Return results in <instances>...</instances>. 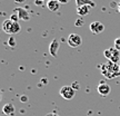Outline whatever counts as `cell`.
I'll return each mask as SVG.
<instances>
[{"label":"cell","instance_id":"cell-2","mask_svg":"<svg viewBox=\"0 0 120 116\" xmlns=\"http://www.w3.org/2000/svg\"><path fill=\"white\" fill-rule=\"evenodd\" d=\"M2 30L8 35H17L21 30V27L18 21H12L9 18L2 22Z\"/></svg>","mask_w":120,"mask_h":116},{"label":"cell","instance_id":"cell-22","mask_svg":"<svg viewBox=\"0 0 120 116\" xmlns=\"http://www.w3.org/2000/svg\"><path fill=\"white\" fill-rule=\"evenodd\" d=\"M72 87H73V88H75V89H78V87H79V85H78L77 83H75V84H73V85H72Z\"/></svg>","mask_w":120,"mask_h":116},{"label":"cell","instance_id":"cell-23","mask_svg":"<svg viewBox=\"0 0 120 116\" xmlns=\"http://www.w3.org/2000/svg\"><path fill=\"white\" fill-rule=\"evenodd\" d=\"M41 1H45V0H34V2L37 4H41Z\"/></svg>","mask_w":120,"mask_h":116},{"label":"cell","instance_id":"cell-8","mask_svg":"<svg viewBox=\"0 0 120 116\" xmlns=\"http://www.w3.org/2000/svg\"><path fill=\"white\" fill-rule=\"evenodd\" d=\"M60 47V44L57 39H53L50 45H49V54L51 55L52 57H57V54H58V49Z\"/></svg>","mask_w":120,"mask_h":116},{"label":"cell","instance_id":"cell-19","mask_svg":"<svg viewBox=\"0 0 120 116\" xmlns=\"http://www.w3.org/2000/svg\"><path fill=\"white\" fill-rule=\"evenodd\" d=\"M79 24H80V25H83V19H81V20H78V21L76 22V25H77V26H79Z\"/></svg>","mask_w":120,"mask_h":116},{"label":"cell","instance_id":"cell-3","mask_svg":"<svg viewBox=\"0 0 120 116\" xmlns=\"http://www.w3.org/2000/svg\"><path fill=\"white\" fill-rule=\"evenodd\" d=\"M103 55L107 58L109 61H111L113 64H117V63H120V52L116 48H109V49H106L103 52Z\"/></svg>","mask_w":120,"mask_h":116},{"label":"cell","instance_id":"cell-6","mask_svg":"<svg viewBox=\"0 0 120 116\" xmlns=\"http://www.w3.org/2000/svg\"><path fill=\"white\" fill-rule=\"evenodd\" d=\"M89 29L92 34L98 35V34H101L103 30H105V26L100 21H92L89 25Z\"/></svg>","mask_w":120,"mask_h":116},{"label":"cell","instance_id":"cell-20","mask_svg":"<svg viewBox=\"0 0 120 116\" xmlns=\"http://www.w3.org/2000/svg\"><path fill=\"white\" fill-rule=\"evenodd\" d=\"M13 1H15V2H17V4H23L26 0H13Z\"/></svg>","mask_w":120,"mask_h":116},{"label":"cell","instance_id":"cell-25","mask_svg":"<svg viewBox=\"0 0 120 116\" xmlns=\"http://www.w3.org/2000/svg\"><path fill=\"white\" fill-rule=\"evenodd\" d=\"M119 68H120V64H119Z\"/></svg>","mask_w":120,"mask_h":116},{"label":"cell","instance_id":"cell-15","mask_svg":"<svg viewBox=\"0 0 120 116\" xmlns=\"http://www.w3.org/2000/svg\"><path fill=\"white\" fill-rule=\"evenodd\" d=\"M115 48H116V49H118V50L120 52V37H119V38H117L116 40H115Z\"/></svg>","mask_w":120,"mask_h":116},{"label":"cell","instance_id":"cell-16","mask_svg":"<svg viewBox=\"0 0 120 116\" xmlns=\"http://www.w3.org/2000/svg\"><path fill=\"white\" fill-rule=\"evenodd\" d=\"M10 19H11L12 21H18V20H19V16L16 15V13H12V15L10 16Z\"/></svg>","mask_w":120,"mask_h":116},{"label":"cell","instance_id":"cell-1","mask_svg":"<svg viewBox=\"0 0 120 116\" xmlns=\"http://www.w3.org/2000/svg\"><path fill=\"white\" fill-rule=\"evenodd\" d=\"M120 72L119 65L113 64L111 61H108L107 64H105L101 66V73L103 76H106L107 78H112L115 76H118Z\"/></svg>","mask_w":120,"mask_h":116},{"label":"cell","instance_id":"cell-5","mask_svg":"<svg viewBox=\"0 0 120 116\" xmlns=\"http://www.w3.org/2000/svg\"><path fill=\"white\" fill-rule=\"evenodd\" d=\"M68 45L71 48H77L82 44V38L81 36H79L78 34H70L68 36Z\"/></svg>","mask_w":120,"mask_h":116},{"label":"cell","instance_id":"cell-4","mask_svg":"<svg viewBox=\"0 0 120 116\" xmlns=\"http://www.w3.org/2000/svg\"><path fill=\"white\" fill-rule=\"evenodd\" d=\"M60 95L64 97V99H72L76 95V89L72 86H64L60 88Z\"/></svg>","mask_w":120,"mask_h":116},{"label":"cell","instance_id":"cell-9","mask_svg":"<svg viewBox=\"0 0 120 116\" xmlns=\"http://www.w3.org/2000/svg\"><path fill=\"white\" fill-rule=\"evenodd\" d=\"M15 112H16V107L11 103L4 104V107H2V113L7 116H13L15 115Z\"/></svg>","mask_w":120,"mask_h":116},{"label":"cell","instance_id":"cell-21","mask_svg":"<svg viewBox=\"0 0 120 116\" xmlns=\"http://www.w3.org/2000/svg\"><path fill=\"white\" fill-rule=\"evenodd\" d=\"M28 100V97H26V96H22L21 97V102H27Z\"/></svg>","mask_w":120,"mask_h":116},{"label":"cell","instance_id":"cell-11","mask_svg":"<svg viewBox=\"0 0 120 116\" xmlns=\"http://www.w3.org/2000/svg\"><path fill=\"white\" fill-rule=\"evenodd\" d=\"M91 6H89V4H85V6H81V7H78L77 8V13L78 16H80V17H85V16H87L88 13L91 11Z\"/></svg>","mask_w":120,"mask_h":116},{"label":"cell","instance_id":"cell-7","mask_svg":"<svg viewBox=\"0 0 120 116\" xmlns=\"http://www.w3.org/2000/svg\"><path fill=\"white\" fill-rule=\"evenodd\" d=\"M97 90H98L99 95H101V96H108V95L110 94V92H111V88H110V86L108 85L107 83L101 82L98 85V87H97Z\"/></svg>","mask_w":120,"mask_h":116},{"label":"cell","instance_id":"cell-17","mask_svg":"<svg viewBox=\"0 0 120 116\" xmlns=\"http://www.w3.org/2000/svg\"><path fill=\"white\" fill-rule=\"evenodd\" d=\"M58 1L60 2V4H68L70 0H58Z\"/></svg>","mask_w":120,"mask_h":116},{"label":"cell","instance_id":"cell-13","mask_svg":"<svg viewBox=\"0 0 120 116\" xmlns=\"http://www.w3.org/2000/svg\"><path fill=\"white\" fill-rule=\"evenodd\" d=\"M76 4H77V7H81L85 4H89L91 7H94V2L91 0H76Z\"/></svg>","mask_w":120,"mask_h":116},{"label":"cell","instance_id":"cell-10","mask_svg":"<svg viewBox=\"0 0 120 116\" xmlns=\"http://www.w3.org/2000/svg\"><path fill=\"white\" fill-rule=\"evenodd\" d=\"M16 12H17V15L19 16V19H21V20H23V21H28L30 19V16L29 13H28V11H27L26 9L23 8H16V10H15Z\"/></svg>","mask_w":120,"mask_h":116},{"label":"cell","instance_id":"cell-14","mask_svg":"<svg viewBox=\"0 0 120 116\" xmlns=\"http://www.w3.org/2000/svg\"><path fill=\"white\" fill-rule=\"evenodd\" d=\"M8 44H9V46H10V47H15V46L17 45V41H16V39H15V37H13V36L9 37Z\"/></svg>","mask_w":120,"mask_h":116},{"label":"cell","instance_id":"cell-12","mask_svg":"<svg viewBox=\"0 0 120 116\" xmlns=\"http://www.w3.org/2000/svg\"><path fill=\"white\" fill-rule=\"evenodd\" d=\"M47 7L48 9L52 11V12H55V11H58L60 8V2L58 0H48L47 2Z\"/></svg>","mask_w":120,"mask_h":116},{"label":"cell","instance_id":"cell-18","mask_svg":"<svg viewBox=\"0 0 120 116\" xmlns=\"http://www.w3.org/2000/svg\"><path fill=\"white\" fill-rule=\"evenodd\" d=\"M46 116H60L59 114H57V113H48Z\"/></svg>","mask_w":120,"mask_h":116},{"label":"cell","instance_id":"cell-24","mask_svg":"<svg viewBox=\"0 0 120 116\" xmlns=\"http://www.w3.org/2000/svg\"><path fill=\"white\" fill-rule=\"evenodd\" d=\"M119 11H120V4H119Z\"/></svg>","mask_w":120,"mask_h":116}]
</instances>
